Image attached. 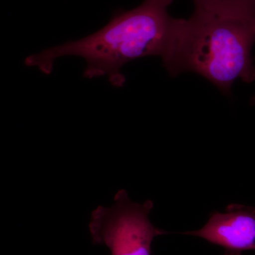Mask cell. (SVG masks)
I'll return each mask as SVG.
<instances>
[{"instance_id":"2","label":"cell","mask_w":255,"mask_h":255,"mask_svg":"<svg viewBox=\"0 0 255 255\" xmlns=\"http://www.w3.org/2000/svg\"><path fill=\"white\" fill-rule=\"evenodd\" d=\"M255 19L195 8L188 19L181 18L173 46L162 63L171 76L196 73L228 95L238 80L255 81Z\"/></svg>"},{"instance_id":"5","label":"cell","mask_w":255,"mask_h":255,"mask_svg":"<svg viewBox=\"0 0 255 255\" xmlns=\"http://www.w3.org/2000/svg\"><path fill=\"white\" fill-rule=\"evenodd\" d=\"M195 8L255 19V0H194Z\"/></svg>"},{"instance_id":"4","label":"cell","mask_w":255,"mask_h":255,"mask_svg":"<svg viewBox=\"0 0 255 255\" xmlns=\"http://www.w3.org/2000/svg\"><path fill=\"white\" fill-rule=\"evenodd\" d=\"M183 234L196 236L221 247L224 255L255 251V207L231 204L226 212H215L198 231Z\"/></svg>"},{"instance_id":"3","label":"cell","mask_w":255,"mask_h":255,"mask_svg":"<svg viewBox=\"0 0 255 255\" xmlns=\"http://www.w3.org/2000/svg\"><path fill=\"white\" fill-rule=\"evenodd\" d=\"M152 207L150 200L132 202L127 191L121 189L113 205L99 206L92 211L89 224L92 242L107 246L112 255H151L152 241L166 233L151 223Z\"/></svg>"},{"instance_id":"1","label":"cell","mask_w":255,"mask_h":255,"mask_svg":"<svg viewBox=\"0 0 255 255\" xmlns=\"http://www.w3.org/2000/svg\"><path fill=\"white\" fill-rule=\"evenodd\" d=\"M172 1L144 0L137 7L114 15L98 31L42 50L25 63L49 75L60 57H80L87 63L85 78L105 76L112 86L123 87L126 78L121 70L126 64L148 56L160 57L163 61L168 56L181 21L168 13Z\"/></svg>"},{"instance_id":"6","label":"cell","mask_w":255,"mask_h":255,"mask_svg":"<svg viewBox=\"0 0 255 255\" xmlns=\"http://www.w3.org/2000/svg\"><path fill=\"white\" fill-rule=\"evenodd\" d=\"M251 102L252 105H255V95L252 97Z\"/></svg>"}]
</instances>
